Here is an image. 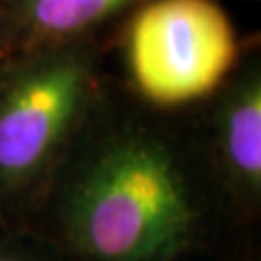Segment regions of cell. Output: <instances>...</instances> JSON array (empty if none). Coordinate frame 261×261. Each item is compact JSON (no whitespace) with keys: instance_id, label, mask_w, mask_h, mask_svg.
Wrapping results in <instances>:
<instances>
[{"instance_id":"cell-1","label":"cell","mask_w":261,"mask_h":261,"mask_svg":"<svg viewBox=\"0 0 261 261\" xmlns=\"http://www.w3.org/2000/svg\"><path fill=\"white\" fill-rule=\"evenodd\" d=\"M192 228L174 161L159 143L130 138L87 168L68 203V232L95 261H165Z\"/></svg>"},{"instance_id":"cell-2","label":"cell","mask_w":261,"mask_h":261,"mask_svg":"<svg viewBox=\"0 0 261 261\" xmlns=\"http://www.w3.org/2000/svg\"><path fill=\"white\" fill-rule=\"evenodd\" d=\"M236 33L215 0H155L128 35L132 77L157 105H182L215 89L236 58Z\"/></svg>"},{"instance_id":"cell-3","label":"cell","mask_w":261,"mask_h":261,"mask_svg":"<svg viewBox=\"0 0 261 261\" xmlns=\"http://www.w3.org/2000/svg\"><path fill=\"white\" fill-rule=\"evenodd\" d=\"M89 72L77 58L23 70L0 91V182L21 184L48 161L82 109Z\"/></svg>"},{"instance_id":"cell-4","label":"cell","mask_w":261,"mask_h":261,"mask_svg":"<svg viewBox=\"0 0 261 261\" xmlns=\"http://www.w3.org/2000/svg\"><path fill=\"white\" fill-rule=\"evenodd\" d=\"M221 147L226 167L244 188L261 186V84L248 75L234 87L221 114Z\"/></svg>"},{"instance_id":"cell-5","label":"cell","mask_w":261,"mask_h":261,"mask_svg":"<svg viewBox=\"0 0 261 261\" xmlns=\"http://www.w3.org/2000/svg\"><path fill=\"white\" fill-rule=\"evenodd\" d=\"M128 0H21L29 28L45 35H70L99 23Z\"/></svg>"},{"instance_id":"cell-6","label":"cell","mask_w":261,"mask_h":261,"mask_svg":"<svg viewBox=\"0 0 261 261\" xmlns=\"http://www.w3.org/2000/svg\"><path fill=\"white\" fill-rule=\"evenodd\" d=\"M0 261H28V259H23V257H19V255H14V253L2 252L0 253Z\"/></svg>"}]
</instances>
